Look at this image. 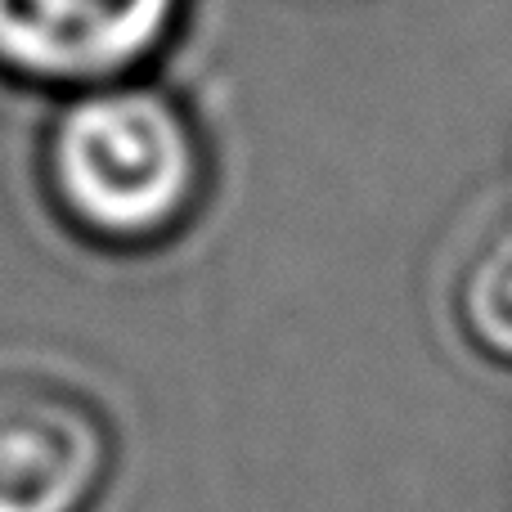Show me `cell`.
<instances>
[{"label":"cell","mask_w":512,"mask_h":512,"mask_svg":"<svg viewBox=\"0 0 512 512\" xmlns=\"http://www.w3.org/2000/svg\"><path fill=\"white\" fill-rule=\"evenodd\" d=\"M36 180L72 239L140 256L203 216L212 158L185 99L131 77L59 99L36 144Z\"/></svg>","instance_id":"obj_1"},{"label":"cell","mask_w":512,"mask_h":512,"mask_svg":"<svg viewBox=\"0 0 512 512\" xmlns=\"http://www.w3.org/2000/svg\"><path fill=\"white\" fill-rule=\"evenodd\" d=\"M189 0H0V81L41 95L149 77Z\"/></svg>","instance_id":"obj_2"},{"label":"cell","mask_w":512,"mask_h":512,"mask_svg":"<svg viewBox=\"0 0 512 512\" xmlns=\"http://www.w3.org/2000/svg\"><path fill=\"white\" fill-rule=\"evenodd\" d=\"M113 468V427L81 391L0 378V512H95Z\"/></svg>","instance_id":"obj_3"},{"label":"cell","mask_w":512,"mask_h":512,"mask_svg":"<svg viewBox=\"0 0 512 512\" xmlns=\"http://www.w3.org/2000/svg\"><path fill=\"white\" fill-rule=\"evenodd\" d=\"M454 319L459 333L512 369V221L486 230L454 274Z\"/></svg>","instance_id":"obj_4"}]
</instances>
